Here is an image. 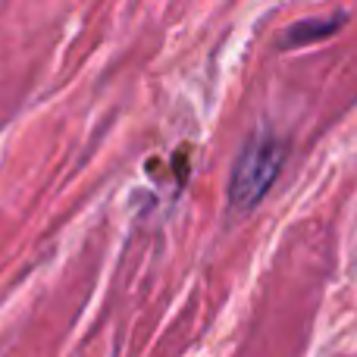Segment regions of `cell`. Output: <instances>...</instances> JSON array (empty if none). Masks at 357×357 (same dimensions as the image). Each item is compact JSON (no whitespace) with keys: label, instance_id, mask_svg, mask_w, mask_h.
Here are the masks:
<instances>
[{"label":"cell","instance_id":"6da1fadb","mask_svg":"<svg viewBox=\"0 0 357 357\" xmlns=\"http://www.w3.org/2000/svg\"><path fill=\"white\" fill-rule=\"evenodd\" d=\"M285 163V144L279 138L257 132L251 142L245 144L238 163L232 169V207L238 210H251L264 201V195L273 188L279 169Z\"/></svg>","mask_w":357,"mask_h":357},{"label":"cell","instance_id":"7a4b0ae2","mask_svg":"<svg viewBox=\"0 0 357 357\" xmlns=\"http://www.w3.org/2000/svg\"><path fill=\"white\" fill-rule=\"evenodd\" d=\"M345 13H333V16H323V19H301V22L291 25V31L285 35V44L289 47H301V44H310V41H320V38H329L342 29L345 22Z\"/></svg>","mask_w":357,"mask_h":357}]
</instances>
